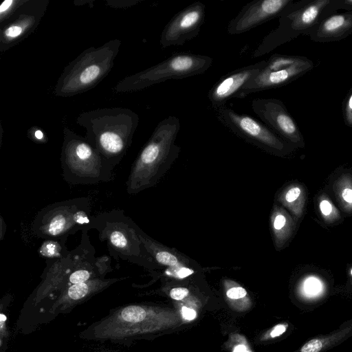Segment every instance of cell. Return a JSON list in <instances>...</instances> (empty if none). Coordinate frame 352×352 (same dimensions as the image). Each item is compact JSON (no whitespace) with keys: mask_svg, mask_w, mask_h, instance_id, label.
<instances>
[{"mask_svg":"<svg viewBox=\"0 0 352 352\" xmlns=\"http://www.w3.org/2000/svg\"><path fill=\"white\" fill-rule=\"evenodd\" d=\"M76 123L85 129V139L113 173L132 144L139 116L126 108H101L80 113Z\"/></svg>","mask_w":352,"mask_h":352,"instance_id":"obj_1","label":"cell"},{"mask_svg":"<svg viewBox=\"0 0 352 352\" xmlns=\"http://www.w3.org/2000/svg\"><path fill=\"white\" fill-rule=\"evenodd\" d=\"M180 129L178 118L169 116L155 126L135 160L126 182V192L135 195L155 186L178 157L175 142Z\"/></svg>","mask_w":352,"mask_h":352,"instance_id":"obj_2","label":"cell"},{"mask_svg":"<svg viewBox=\"0 0 352 352\" xmlns=\"http://www.w3.org/2000/svg\"><path fill=\"white\" fill-rule=\"evenodd\" d=\"M120 46V40L115 38L84 50L65 67L54 86V95L70 97L95 87L110 72Z\"/></svg>","mask_w":352,"mask_h":352,"instance_id":"obj_3","label":"cell"},{"mask_svg":"<svg viewBox=\"0 0 352 352\" xmlns=\"http://www.w3.org/2000/svg\"><path fill=\"white\" fill-rule=\"evenodd\" d=\"M98 233L100 241L107 243L110 254L117 260L148 266L154 261L147 252L140 236V227L124 210L113 209L92 217L89 230Z\"/></svg>","mask_w":352,"mask_h":352,"instance_id":"obj_4","label":"cell"},{"mask_svg":"<svg viewBox=\"0 0 352 352\" xmlns=\"http://www.w3.org/2000/svg\"><path fill=\"white\" fill-rule=\"evenodd\" d=\"M60 160L63 177L71 185H92L113 179L97 151L85 137L67 126Z\"/></svg>","mask_w":352,"mask_h":352,"instance_id":"obj_5","label":"cell"},{"mask_svg":"<svg viewBox=\"0 0 352 352\" xmlns=\"http://www.w3.org/2000/svg\"><path fill=\"white\" fill-rule=\"evenodd\" d=\"M91 203L89 197H80L56 201L41 208L35 215L32 232L45 239H67L79 230L89 229L91 223Z\"/></svg>","mask_w":352,"mask_h":352,"instance_id":"obj_6","label":"cell"},{"mask_svg":"<svg viewBox=\"0 0 352 352\" xmlns=\"http://www.w3.org/2000/svg\"><path fill=\"white\" fill-rule=\"evenodd\" d=\"M208 56L176 52L144 70L127 76L114 87L117 93L140 91L170 79H181L201 74L212 65Z\"/></svg>","mask_w":352,"mask_h":352,"instance_id":"obj_7","label":"cell"},{"mask_svg":"<svg viewBox=\"0 0 352 352\" xmlns=\"http://www.w3.org/2000/svg\"><path fill=\"white\" fill-rule=\"evenodd\" d=\"M313 67L309 60L300 56L273 54L263 68L238 94L236 98L286 85Z\"/></svg>","mask_w":352,"mask_h":352,"instance_id":"obj_8","label":"cell"},{"mask_svg":"<svg viewBox=\"0 0 352 352\" xmlns=\"http://www.w3.org/2000/svg\"><path fill=\"white\" fill-rule=\"evenodd\" d=\"M218 120L234 134L272 153H282L285 145L281 138L263 122L235 111L226 105L215 110Z\"/></svg>","mask_w":352,"mask_h":352,"instance_id":"obj_9","label":"cell"},{"mask_svg":"<svg viewBox=\"0 0 352 352\" xmlns=\"http://www.w3.org/2000/svg\"><path fill=\"white\" fill-rule=\"evenodd\" d=\"M49 3V0H25L6 21L1 23V53L19 43L34 31Z\"/></svg>","mask_w":352,"mask_h":352,"instance_id":"obj_10","label":"cell"},{"mask_svg":"<svg viewBox=\"0 0 352 352\" xmlns=\"http://www.w3.org/2000/svg\"><path fill=\"white\" fill-rule=\"evenodd\" d=\"M206 6L195 1L175 14L165 25L160 36L162 48L182 45L196 37L204 23Z\"/></svg>","mask_w":352,"mask_h":352,"instance_id":"obj_11","label":"cell"},{"mask_svg":"<svg viewBox=\"0 0 352 352\" xmlns=\"http://www.w3.org/2000/svg\"><path fill=\"white\" fill-rule=\"evenodd\" d=\"M292 3V0H254L248 3L227 27L230 35L245 33L280 16Z\"/></svg>","mask_w":352,"mask_h":352,"instance_id":"obj_12","label":"cell"},{"mask_svg":"<svg viewBox=\"0 0 352 352\" xmlns=\"http://www.w3.org/2000/svg\"><path fill=\"white\" fill-rule=\"evenodd\" d=\"M254 113L274 133L298 143L301 135L284 104L276 98H255L251 102Z\"/></svg>","mask_w":352,"mask_h":352,"instance_id":"obj_13","label":"cell"},{"mask_svg":"<svg viewBox=\"0 0 352 352\" xmlns=\"http://www.w3.org/2000/svg\"><path fill=\"white\" fill-rule=\"evenodd\" d=\"M266 60L243 66L221 76L208 91L207 97L215 110L236 98L240 91L263 68Z\"/></svg>","mask_w":352,"mask_h":352,"instance_id":"obj_14","label":"cell"},{"mask_svg":"<svg viewBox=\"0 0 352 352\" xmlns=\"http://www.w3.org/2000/svg\"><path fill=\"white\" fill-rule=\"evenodd\" d=\"M111 263V258L107 255L96 257L95 253L91 254L82 260L69 275L65 288L91 279L103 278L108 272L113 270Z\"/></svg>","mask_w":352,"mask_h":352,"instance_id":"obj_15","label":"cell"},{"mask_svg":"<svg viewBox=\"0 0 352 352\" xmlns=\"http://www.w3.org/2000/svg\"><path fill=\"white\" fill-rule=\"evenodd\" d=\"M352 338V318L326 334H320L307 340L296 352H326Z\"/></svg>","mask_w":352,"mask_h":352,"instance_id":"obj_16","label":"cell"},{"mask_svg":"<svg viewBox=\"0 0 352 352\" xmlns=\"http://www.w3.org/2000/svg\"><path fill=\"white\" fill-rule=\"evenodd\" d=\"M124 278H95L83 283L71 285L63 289L58 302H69L81 300Z\"/></svg>","mask_w":352,"mask_h":352,"instance_id":"obj_17","label":"cell"},{"mask_svg":"<svg viewBox=\"0 0 352 352\" xmlns=\"http://www.w3.org/2000/svg\"><path fill=\"white\" fill-rule=\"evenodd\" d=\"M139 236L147 252L158 264L171 268L175 274L182 269L186 267L184 262L173 251L148 236L140 228Z\"/></svg>","mask_w":352,"mask_h":352,"instance_id":"obj_18","label":"cell"},{"mask_svg":"<svg viewBox=\"0 0 352 352\" xmlns=\"http://www.w3.org/2000/svg\"><path fill=\"white\" fill-rule=\"evenodd\" d=\"M352 31V13L335 14L326 19L318 29L316 36L321 40L341 38Z\"/></svg>","mask_w":352,"mask_h":352,"instance_id":"obj_19","label":"cell"},{"mask_svg":"<svg viewBox=\"0 0 352 352\" xmlns=\"http://www.w3.org/2000/svg\"><path fill=\"white\" fill-rule=\"evenodd\" d=\"M299 293L305 304H309L308 308L312 307V304L319 302L324 296V284L316 276H308L301 283Z\"/></svg>","mask_w":352,"mask_h":352,"instance_id":"obj_20","label":"cell"},{"mask_svg":"<svg viewBox=\"0 0 352 352\" xmlns=\"http://www.w3.org/2000/svg\"><path fill=\"white\" fill-rule=\"evenodd\" d=\"M63 239H45L38 248V253L41 257L45 260H54L64 258L70 252L68 250L66 241Z\"/></svg>","mask_w":352,"mask_h":352,"instance_id":"obj_21","label":"cell"},{"mask_svg":"<svg viewBox=\"0 0 352 352\" xmlns=\"http://www.w3.org/2000/svg\"><path fill=\"white\" fill-rule=\"evenodd\" d=\"M272 227L277 243L285 236L284 232L287 230V218L283 212L278 210H274L271 217Z\"/></svg>","mask_w":352,"mask_h":352,"instance_id":"obj_22","label":"cell"},{"mask_svg":"<svg viewBox=\"0 0 352 352\" xmlns=\"http://www.w3.org/2000/svg\"><path fill=\"white\" fill-rule=\"evenodd\" d=\"M25 0H5L0 6V23L6 21Z\"/></svg>","mask_w":352,"mask_h":352,"instance_id":"obj_23","label":"cell"},{"mask_svg":"<svg viewBox=\"0 0 352 352\" xmlns=\"http://www.w3.org/2000/svg\"><path fill=\"white\" fill-rule=\"evenodd\" d=\"M301 190L297 186L288 189L283 195L285 202L287 204L294 203L300 195Z\"/></svg>","mask_w":352,"mask_h":352,"instance_id":"obj_24","label":"cell"},{"mask_svg":"<svg viewBox=\"0 0 352 352\" xmlns=\"http://www.w3.org/2000/svg\"><path fill=\"white\" fill-rule=\"evenodd\" d=\"M227 296L231 299H239L246 296V290L241 287H233L227 291Z\"/></svg>","mask_w":352,"mask_h":352,"instance_id":"obj_25","label":"cell"},{"mask_svg":"<svg viewBox=\"0 0 352 352\" xmlns=\"http://www.w3.org/2000/svg\"><path fill=\"white\" fill-rule=\"evenodd\" d=\"M188 289L185 287H175L170 290V296L175 300H180L187 296Z\"/></svg>","mask_w":352,"mask_h":352,"instance_id":"obj_26","label":"cell"},{"mask_svg":"<svg viewBox=\"0 0 352 352\" xmlns=\"http://www.w3.org/2000/svg\"><path fill=\"white\" fill-rule=\"evenodd\" d=\"M30 130L31 131H29L30 137L32 139L33 141H35L38 143H44L45 142V136L43 131L36 127H33Z\"/></svg>","mask_w":352,"mask_h":352,"instance_id":"obj_27","label":"cell"},{"mask_svg":"<svg viewBox=\"0 0 352 352\" xmlns=\"http://www.w3.org/2000/svg\"><path fill=\"white\" fill-rule=\"evenodd\" d=\"M345 120L347 124L352 126V93L350 94L346 103Z\"/></svg>","mask_w":352,"mask_h":352,"instance_id":"obj_28","label":"cell"},{"mask_svg":"<svg viewBox=\"0 0 352 352\" xmlns=\"http://www.w3.org/2000/svg\"><path fill=\"white\" fill-rule=\"evenodd\" d=\"M287 329V324H278L273 328L272 332L270 333V336L272 338L280 336L286 331Z\"/></svg>","mask_w":352,"mask_h":352,"instance_id":"obj_29","label":"cell"},{"mask_svg":"<svg viewBox=\"0 0 352 352\" xmlns=\"http://www.w3.org/2000/svg\"><path fill=\"white\" fill-rule=\"evenodd\" d=\"M320 210L323 215L328 216L332 211V206L327 200L324 199L320 203Z\"/></svg>","mask_w":352,"mask_h":352,"instance_id":"obj_30","label":"cell"},{"mask_svg":"<svg viewBox=\"0 0 352 352\" xmlns=\"http://www.w3.org/2000/svg\"><path fill=\"white\" fill-rule=\"evenodd\" d=\"M182 314L184 318L186 320H193L196 316V311L192 309L186 307H183L182 309Z\"/></svg>","mask_w":352,"mask_h":352,"instance_id":"obj_31","label":"cell"},{"mask_svg":"<svg viewBox=\"0 0 352 352\" xmlns=\"http://www.w3.org/2000/svg\"><path fill=\"white\" fill-rule=\"evenodd\" d=\"M342 199L349 204H352V189L344 188L342 192Z\"/></svg>","mask_w":352,"mask_h":352,"instance_id":"obj_32","label":"cell"},{"mask_svg":"<svg viewBox=\"0 0 352 352\" xmlns=\"http://www.w3.org/2000/svg\"><path fill=\"white\" fill-rule=\"evenodd\" d=\"M0 240L2 241L6 232V223L2 216H0Z\"/></svg>","mask_w":352,"mask_h":352,"instance_id":"obj_33","label":"cell"},{"mask_svg":"<svg viewBox=\"0 0 352 352\" xmlns=\"http://www.w3.org/2000/svg\"><path fill=\"white\" fill-rule=\"evenodd\" d=\"M233 352H246V347L244 345H238L236 346Z\"/></svg>","mask_w":352,"mask_h":352,"instance_id":"obj_34","label":"cell"},{"mask_svg":"<svg viewBox=\"0 0 352 352\" xmlns=\"http://www.w3.org/2000/svg\"><path fill=\"white\" fill-rule=\"evenodd\" d=\"M346 4H347L348 6H352V0H347V1H345L344 2Z\"/></svg>","mask_w":352,"mask_h":352,"instance_id":"obj_35","label":"cell"},{"mask_svg":"<svg viewBox=\"0 0 352 352\" xmlns=\"http://www.w3.org/2000/svg\"><path fill=\"white\" fill-rule=\"evenodd\" d=\"M351 276H352V269H351Z\"/></svg>","mask_w":352,"mask_h":352,"instance_id":"obj_36","label":"cell"}]
</instances>
